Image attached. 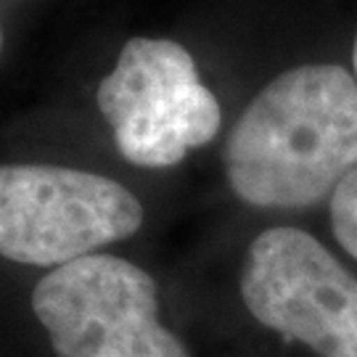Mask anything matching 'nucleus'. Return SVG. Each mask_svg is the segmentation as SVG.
<instances>
[{"label":"nucleus","mask_w":357,"mask_h":357,"mask_svg":"<svg viewBox=\"0 0 357 357\" xmlns=\"http://www.w3.org/2000/svg\"><path fill=\"white\" fill-rule=\"evenodd\" d=\"M0 53H3V26H0Z\"/></svg>","instance_id":"8"},{"label":"nucleus","mask_w":357,"mask_h":357,"mask_svg":"<svg viewBox=\"0 0 357 357\" xmlns=\"http://www.w3.org/2000/svg\"><path fill=\"white\" fill-rule=\"evenodd\" d=\"M96 101L116 151L135 167L165 169L215 141L222 112L193 56L165 38H132L101 79Z\"/></svg>","instance_id":"3"},{"label":"nucleus","mask_w":357,"mask_h":357,"mask_svg":"<svg viewBox=\"0 0 357 357\" xmlns=\"http://www.w3.org/2000/svg\"><path fill=\"white\" fill-rule=\"evenodd\" d=\"M331 228L336 241L357 259V169L331 193Z\"/></svg>","instance_id":"6"},{"label":"nucleus","mask_w":357,"mask_h":357,"mask_svg":"<svg viewBox=\"0 0 357 357\" xmlns=\"http://www.w3.org/2000/svg\"><path fill=\"white\" fill-rule=\"evenodd\" d=\"M222 165L243 204H320L357 169V79L339 64L278 75L233 125Z\"/></svg>","instance_id":"1"},{"label":"nucleus","mask_w":357,"mask_h":357,"mask_svg":"<svg viewBox=\"0 0 357 357\" xmlns=\"http://www.w3.org/2000/svg\"><path fill=\"white\" fill-rule=\"evenodd\" d=\"M32 312L59 357H188L159 320V291L143 268L88 255L53 268L32 291Z\"/></svg>","instance_id":"4"},{"label":"nucleus","mask_w":357,"mask_h":357,"mask_svg":"<svg viewBox=\"0 0 357 357\" xmlns=\"http://www.w3.org/2000/svg\"><path fill=\"white\" fill-rule=\"evenodd\" d=\"M352 61H355V75H357V38H355V48H352Z\"/></svg>","instance_id":"7"},{"label":"nucleus","mask_w":357,"mask_h":357,"mask_svg":"<svg viewBox=\"0 0 357 357\" xmlns=\"http://www.w3.org/2000/svg\"><path fill=\"white\" fill-rule=\"evenodd\" d=\"M143 204L122 183L59 165H0V257L61 268L125 241Z\"/></svg>","instance_id":"2"},{"label":"nucleus","mask_w":357,"mask_h":357,"mask_svg":"<svg viewBox=\"0 0 357 357\" xmlns=\"http://www.w3.org/2000/svg\"><path fill=\"white\" fill-rule=\"evenodd\" d=\"M241 299L257 323L320 357H357V278L305 230L257 236L243 259Z\"/></svg>","instance_id":"5"}]
</instances>
